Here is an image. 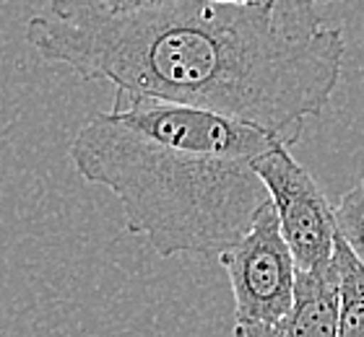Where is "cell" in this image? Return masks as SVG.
<instances>
[{"label": "cell", "mask_w": 364, "mask_h": 337, "mask_svg": "<svg viewBox=\"0 0 364 337\" xmlns=\"http://www.w3.org/2000/svg\"><path fill=\"white\" fill-rule=\"evenodd\" d=\"M279 135L224 114L117 91L70 143L81 179L120 200L125 228L159 257H216L268 202L252 161ZM287 145V143H284Z\"/></svg>", "instance_id": "obj_2"}, {"label": "cell", "mask_w": 364, "mask_h": 337, "mask_svg": "<svg viewBox=\"0 0 364 337\" xmlns=\"http://www.w3.org/2000/svg\"><path fill=\"white\" fill-rule=\"evenodd\" d=\"M252 169L276 210L279 231L294 257L296 270L320 272L331 267L336 241L333 208L310 172L291 156L284 143H273L263 150L252 161Z\"/></svg>", "instance_id": "obj_4"}, {"label": "cell", "mask_w": 364, "mask_h": 337, "mask_svg": "<svg viewBox=\"0 0 364 337\" xmlns=\"http://www.w3.org/2000/svg\"><path fill=\"white\" fill-rule=\"evenodd\" d=\"M216 257L232 285L235 327L276 324L287 316L294 301L296 265L279 231L271 200L255 213L247 231Z\"/></svg>", "instance_id": "obj_3"}, {"label": "cell", "mask_w": 364, "mask_h": 337, "mask_svg": "<svg viewBox=\"0 0 364 337\" xmlns=\"http://www.w3.org/2000/svg\"><path fill=\"white\" fill-rule=\"evenodd\" d=\"M333 223L336 233L341 236L349 249L364 265V189L362 184L349 189L341 200L333 205Z\"/></svg>", "instance_id": "obj_7"}, {"label": "cell", "mask_w": 364, "mask_h": 337, "mask_svg": "<svg viewBox=\"0 0 364 337\" xmlns=\"http://www.w3.org/2000/svg\"><path fill=\"white\" fill-rule=\"evenodd\" d=\"M284 11H315L323 3H333V0H273Z\"/></svg>", "instance_id": "obj_8"}, {"label": "cell", "mask_w": 364, "mask_h": 337, "mask_svg": "<svg viewBox=\"0 0 364 337\" xmlns=\"http://www.w3.org/2000/svg\"><path fill=\"white\" fill-rule=\"evenodd\" d=\"M333 270L338 280V322L336 337H364V265L336 233Z\"/></svg>", "instance_id": "obj_6"}, {"label": "cell", "mask_w": 364, "mask_h": 337, "mask_svg": "<svg viewBox=\"0 0 364 337\" xmlns=\"http://www.w3.org/2000/svg\"><path fill=\"white\" fill-rule=\"evenodd\" d=\"M213 3H235V6H250V3H258V0H213Z\"/></svg>", "instance_id": "obj_10"}, {"label": "cell", "mask_w": 364, "mask_h": 337, "mask_svg": "<svg viewBox=\"0 0 364 337\" xmlns=\"http://www.w3.org/2000/svg\"><path fill=\"white\" fill-rule=\"evenodd\" d=\"M39 57L122 94L196 106L279 135L289 148L307 117L326 112L346 42L315 11L213 0L112 8L50 0L29 23Z\"/></svg>", "instance_id": "obj_1"}, {"label": "cell", "mask_w": 364, "mask_h": 337, "mask_svg": "<svg viewBox=\"0 0 364 337\" xmlns=\"http://www.w3.org/2000/svg\"><path fill=\"white\" fill-rule=\"evenodd\" d=\"M112 8H133V6H146V3H156V0H102Z\"/></svg>", "instance_id": "obj_9"}, {"label": "cell", "mask_w": 364, "mask_h": 337, "mask_svg": "<svg viewBox=\"0 0 364 337\" xmlns=\"http://www.w3.org/2000/svg\"><path fill=\"white\" fill-rule=\"evenodd\" d=\"M338 322V280L333 263L320 272L296 270L294 301L276 324H240L237 337H336Z\"/></svg>", "instance_id": "obj_5"}, {"label": "cell", "mask_w": 364, "mask_h": 337, "mask_svg": "<svg viewBox=\"0 0 364 337\" xmlns=\"http://www.w3.org/2000/svg\"><path fill=\"white\" fill-rule=\"evenodd\" d=\"M362 189H364V184H362Z\"/></svg>", "instance_id": "obj_11"}]
</instances>
